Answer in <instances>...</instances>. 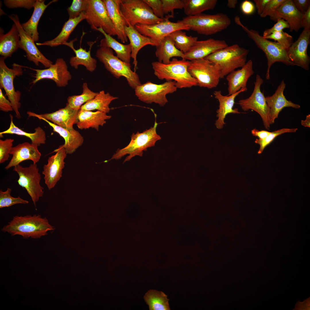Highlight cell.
I'll return each mask as SVG.
<instances>
[{
	"instance_id": "6da1fadb",
	"label": "cell",
	"mask_w": 310,
	"mask_h": 310,
	"mask_svg": "<svg viewBox=\"0 0 310 310\" xmlns=\"http://www.w3.org/2000/svg\"><path fill=\"white\" fill-rule=\"evenodd\" d=\"M54 229L46 218L35 214L15 216L1 230L13 236L19 235L25 239H37L46 235L48 231Z\"/></svg>"
},
{
	"instance_id": "7a4b0ae2",
	"label": "cell",
	"mask_w": 310,
	"mask_h": 310,
	"mask_svg": "<svg viewBox=\"0 0 310 310\" xmlns=\"http://www.w3.org/2000/svg\"><path fill=\"white\" fill-rule=\"evenodd\" d=\"M190 61L173 58L168 64L158 61L152 63L154 74L159 79L174 81L177 88H191L197 86L196 80L188 71Z\"/></svg>"
},
{
	"instance_id": "3957f363",
	"label": "cell",
	"mask_w": 310,
	"mask_h": 310,
	"mask_svg": "<svg viewBox=\"0 0 310 310\" xmlns=\"http://www.w3.org/2000/svg\"><path fill=\"white\" fill-rule=\"evenodd\" d=\"M235 23L241 27L252 39L258 48L265 53L267 61V69L266 78L270 79V71L271 67L275 63L282 62L289 66L294 65L289 60L287 50L284 48L279 43L268 40L261 36L257 31L249 29L241 22L239 17L236 16L234 18Z\"/></svg>"
},
{
	"instance_id": "277c9868",
	"label": "cell",
	"mask_w": 310,
	"mask_h": 310,
	"mask_svg": "<svg viewBox=\"0 0 310 310\" xmlns=\"http://www.w3.org/2000/svg\"><path fill=\"white\" fill-rule=\"evenodd\" d=\"M249 50L237 44L217 50L205 59L219 67L220 79H223L237 68L243 67L247 62Z\"/></svg>"
},
{
	"instance_id": "5b68a950",
	"label": "cell",
	"mask_w": 310,
	"mask_h": 310,
	"mask_svg": "<svg viewBox=\"0 0 310 310\" xmlns=\"http://www.w3.org/2000/svg\"><path fill=\"white\" fill-rule=\"evenodd\" d=\"M96 56L114 77L117 79L124 77L132 88L134 89L142 84L138 74L131 70L130 63L122 61L114 55L111 48L100 47L96 52Z\"/></svg>"
},
{
	"instance_id": "8992f818",
	"label": "cell",
	"mask_w": 310,
	"mask_h": 310,
	"mask_svg": "<svg viewBox=\"0 0 310 310\" xmlns=\"http://www.w3.org/2000/svg\"><path fill=\"white\" fill-rule=\"evenodd\" d=\"M158 123L155 122L153 127L140 133H133L131 135V140L129 144L125 148L118 149L109 160H118L129 154L125 159L124 162L129 161L136 156H142L144 151L150 147L154 146L156 142L161 139L157 134L156 129Z\"/></svg>"
},
{
	"instance_id": "52a82bcc",
	"label": "cell",
	"mask_w": 310,
	"mask_h": 310,
	"mask_svg": "<svg viewBox=\"0 0 310 310\" xmlns=\"http://www.w3.org/2000/svg\"><path fill=\"white\" fill-rule=\"evenodd\" d=\"M181 21L190 30L198 34L211 35L220 32L230 24L231 20L222 13L215 14H200L183 18Z\"/></svg>"
},
{
	"instance_id": "ba28073f",
	"label": "cell",
	"mask_w": 310,
	"mask_h": 310,
	"mask_svg": "<svg viewBox=\"0 0 310 310\" xmlns=\"http://www.w3.org/2000/svg\"><path fill=\"white\" fill-rule=\"evenodd\" d=\"M120 10L127 25L133 27L137 24H154L164 18L156 17L144 0H121Z\"/></svg>"
},
{
	"instance_id": "9c48e42d",
	"label": "cell",
	"mask_w": 310,
	"mask_h": 310,
	"mask_svg": "<svg viewBox=\"0 0 310 310\" xmlns=\"http://www.w3.org/2000/svg\"><path fill=\"white\" fill-rule=\"evenodd\" d=\"M188 71L200 87L216 88L220 79L219 66L205 58L190 61Z\"/></svg>"
},
{
	"instance_id": "30bf717a",
	"label": "cell",
	"mask_w": 310,
	"mask_h": 310,
	"mask_svg": "<svg viewBox=\"0 0 310 310\" xmlns=\"http://www.w3.org/2000/svg\"><path fill=\"white\" fill-rule=\"evenodd\" d=\"M5 58H0V85L4 89L9 100L10 102L15 114L16 117L19 119L21 116L19 111L21 104L20 102L21 95L19 91H16L13 85V80L16 76L22 75L23 71L22 66L16 63L10 68L5 64Z\"/></svg>"
},
{
	"instance_id": "8fae6325",
	"label": "cell",
	"mask_w": 310,
	"mask_h": 310,
	"mask_svg": "<svg viewBox=\"0 0 310 310\" xmlns=\"http://www.w3.org/2000/svg\"><path fill=\"white\" fill-rule=\"evenodd\" d=\"M177 88L174 81H166L160 84L148 81L137 86L134 90L135 95L140 101L163 106L168 102L166 95L176 91Z\"/></svg>"
},
{
	"instance_id": "7c38bea8",
	"label": "cell",
	"mask_w": 310,
	"mask_h": 310,
	"mask_svg": "<svg viewBox=\"0 0 310 310\" xmlns=\"http://www.w3.org/2000/svg\"><path fill=\"white\" fill-rule=\"evenodd\" d=\"M85 19L91 28L97 31L101 28L107 34L117 36L115 27L103 0H87Z\"/></svg>"
},
{
	"instance_id": "4fadbf2b",
	"label": "cell",
	"mask_w": 310,
	"mask_h": 310,
	"mask_svg": "<svg viewBox=\"0 0 310 310\" xmlns=\"http://www.w3.org/2000/svg\"><path fill=\"white\" fill-rule=\"evenodd\" d=\"M13 170L18 175V185L25 189L36 206L44 193V188L40 184L41 176L36 164L26 167L19 164L14 167Z\"/></svg>"
},
{
	"instance_id": "5bb4252c",
	"label": "cell",
	"mask_w": 310,
	"mask_h": 310,
	"mask_svg": "<svg viewBox=\"0 0 310 310\" xmlns=\"http://www.w3.org/2000/svg\"><path fill=\"white\" fill-rule=\"evenodd\" d=\"M263 82V79L257 74L252 93L248 98L240 100L238 103L244 111L251 109L257 113L261 117L265 128L269 130L270 125L269 110L265 97L260 88Z\"/></svg>"
},
{
	"instance_id": "9a60e30c",
	"label": "cell",
	"mask_w": 310,
	"mask_h": 310,
	"mask_svg": "<svg viewBox=\"0 0 310 310\" xmlns=\"http://www.w3.org/2000/svg\"><path fill=\"white\" fill-rule=\"evenodd\" d=\"M173 17L168 15L157 24L150 25L137 24L135 27L140 33L152 39L158 45L165 37L176 30H190L181 21L175 22L169 20L170 18Z\"/></svg>"
},
{
	"instance_id": "2e32d148",
	"label": "cell",
	"mask_w": 310,
	"mask_h": 310,
	"mask_svg": "<svg viewBox=\"0 0 310 310\" xmlns=\"http://www.w3.org/2000/svg\"><path fill=\"white\" fill-rule=\"evenodd\" d=\"M35 72L34 79L30 83L33 85L38 81L45 79L53 80L57 87H64L68 84L71 78V75L68 70L67 63L62 58H57L54 64L44 69H40L29 68Z\"/></svg>"
},
{
	"instance_id": "e0dca14e",
	"label": "cell",
	"mask_w": 310,
	"mask_h": 310,
	"mask_svg": "<svg viewBox=\"0 0 310 310\" xmlns=\"http://www.w3.org/2000/svg\"><path fill=\"white\" fill-rule=\"evenodd\" d=\"M9 17L18 28L20 37V48L25 51L27 59L37 66L39 65V63L46 68L51 66L53 62L43 55L36 46L35 42L24 30L18 15L13 14Z\"/></svg>"
},
{
	"instance_id": "ac0fdd59",
	"label": "cell",
	"mask_w": 310,
	"mask_h": 310,
	"mask_svg": "<svg viewBox=\"0 0 310 310\" xmlns=\"http://www.w3.org/2000/svg\"><path fill=\"white\" fill-rule=\"evenodd\" d=\"M54 152L56 154L49 157L47 163L44 165L42 172L44 183L49 190L53 188L62 177L65 163L64 160L67 154L62 145Z\"/></svg>"
},
{
	"instance_id": "d6986e66",
	"label": "cell",
	"mask_w": 310,
	"mask_h": 310,
	"mask_svg": "<svg viewBox=\"0 0 310 310\" xmlns=\"http://www.w3.org/2000/svg\"><path fill=\"white\" fill-rule=\"evenodd\" d=\"M310 28H304L297 40L293 42L287 51L290 61L294 65L309 69L310 57L307 53L309 42Z\"/></svg>"
},
{
	"instance_id": "ffe728a7",
	"label": "cell",
	"mask_w": 310,
	"mask_h": 310,
	"mask_svg": "<svg viewBox=\"0 0 310 310\" xmlns=\"http://www.w3.org/2000/svg\"><path fill=\"white\" fill-rule=\"evenodd\" d=\"M38 146L36 145L26 142L13 147L10 152V154L12 155V158L5 169L7 170L27 160H31L33 163L36 164L39 161L41 156Z\"/></svg>"
},
{
	"instance_id": "44dd1931",
	"label": "cell",
	"mask_w": 310,
	"mask_h": 310,
	"mask_svg": "<svg viewBox=\"0 0 310 310\" xmlns=\"http://www.w3.org/2000/svg\"><path fill=\"white\" fill-rule=\"evenodd\" d=\"M228 46L224 40L212 38L197 40L189 50L184 54V59L191 61L204 58L215 51Z\"/></svg>"
},
{
	"instance_id": "7402d4cb",
	"label": "cell",
	"mask_w": 310,
	"mask_h": 310,
	"mask_svg": "<svg viewBox=\"0 0 310 310\" xmlns=\"http://www.w3.org/2000/svg\"><path fill=\"white\" fill-rule=\"evenodd\" d=\"M78 111L72 109L66 104L64 108L51 113L38 114L28 111L27 113L29 117L42 118L62 127L71 129L76 123Z\"/></svg>"
},
{
	"instance_id": "603a6c76",
	"label": "cell",
	"mask_w": 310,
	"mask_h": 310,
	"mask_svg": "<svg viewBox=\"0 0 310 310\" xmlns=\"http://www.w3.org/2000/svg\"><path fill=\"white\" fill-rule=\"evenodd\" d=\"M286 84L283 80L278 86L274 94L270 96L265 97V100L269 110V118L270 125L274 123L275 119L283 108L291 107L299 108L300 106L291 101L286 99L284 94Z\"/></svg>"
},
{
	"instance_id": "cb8c5ba5",
	"label": "cell",
	"mask_w": 310,
	"mask_h": 310,
	"mask_svg": "<svg viewBox=\"0 0 310 310\" xmlns=\"http://www.w3.org/2000/svg\"><path fill=\"white\" fill-rule=\"evenodd\" d=\"M303 14L296 9L292 0H285L270 18L275 21L279 19H284L288 23L290 31L297 32L302 27L301 21Z\"/></svg>"
},
{
	"instance_id": "d4e9b609",
	"label": "cell",
	"mask_w": 310,
	"mask_h": 310,
	"mask_svg": "<svg viewBox=\"0 0 310 310\" xmlns=\"http://www.w3.org/2000/svg\"><path fill=\"white\" fill-rule=\"evenodd\" d=\"M247 88H241L239 91L234 94L227 96L222 95L221 92L216 90L214 92L215 98L218 101L219 108L216 111V117L218 118L215 125L217 128L221 129L223 128L225 123L224 120L226 115L230 113L239 114L237 108H233L236 97L241 93L247 90Z\"/></svg>"
},
{
	"instance_id": "484cf974",
	"label": "cell",
	"mask_w": 310,
	"mask_h": 310,
	"mask_svg": "<svg viewBox=\"0 0 310 310\" xmlns=\"http://www.w3.org/2000/svg\"><path fill=\"white\" fill-rule=\"evenodd\" d=\"M253 66V62L250 60L240 69L234 70L226 76L228 95L234 94L241 88H247L248 80L254 73Z\"/></svg>"
},
{
	"instance_id": "4316f807",
	"label": "cell",
	"mask_w": 310,
	"mask_h": 310,
	"mask_svg": "<svg viewBox=\"0 0 310 310\" xmlns=\"http://www.w3.org/2000/svg\"><path fill=\"white\" fill-rule=\"evenodd\" d=\"M40 120L46 122L53 129V131L58 133L64 139L65 143L62 145L66 154H71L74 152L79 147L82 145L84 139L80 133L73 128H65L59 126L41 117Z\"/></svg>"
},
{
	"instance_id": "83f0119b",
	"label": "cell",
	"mask_w": 310,
	"mask_h": 310,
	"mask_svg": "<svg viewBox=\"0 0 310 310\" xmlns=\"http://www.w3.org/2000/svg\"><path fill=\"white\" fill-rule=\"evenodd\" d=\"M124 30L129 39L131 48V57L133 59V64L134 65L135 71L137 64V57L139 51L144 46L150 45L156 46L157 43L149 37L140 33L135 28L130 25L125 26Z\"/></svg>"
},
{
	"instance_id": "f1b7e54d",
	"label": "cell",
	"mask_w": 310,
	"mask_h": 310,
	"mask_svg": "<svg viewBox=\"0 0 310 310\" xmlns=\"http://www.w3.org/2000/svg\"><path fill=\"white\" fill-rule=\"evenodd\" d=\"M111 117V116L98 111L93 112L80 109L78 113L76 124L81 129L92 128L98 131L99 126H103L106 123V120Z\"/></svg>"
},
{
	"instance_id": "f546056e",
	"label": "cell",
	"mask_w": 310,
	"mask_h": 310,
	"mask_svg": "<svg viewBox=\"0 0 310 310\" xmlns=\"http://www.w3.org/2000/svg\"><path fill=\"white\" fill-rule=\"evenodd\" d=\"M76 40V38H75L63 44L70 47L75 54V56H73L70 58L69 63L70 65L75 69H77L79 65H82L88 71L91 72H93L95 70L97 66L96 60L92 57L91 55L90 51L94 42L91 43L90 44V50L87 51L86 49L81 46L78 49L74 48L73 43Z\"/></svg>"
},
{
	"instance_id": "4dcf8cb0",
	"label": "cell",
	"mask_w": 310,
	"mask_h": 310,
	"mask_svg": "<svg viewBox=\"0 0 310 310\" xmlns=\"http://www.w3.org/2000/svg\"><path fill=\"white\" fill-rule=\"evenodd\" d=\"M110 18L116 30L117 38L123 43L127 42L128 38L124 30L127 24L120 10L121 0H103Z\"/></svg>"
},
{
	"instance_id": "1f68e13d",
	"label": "cell",
	"mask_w": 310,
	"mask_h": 310,
	"mask_svg": "<svg viewBox=\"0 0 310 310\" xmlns=\"http://www.w3.org/2000/svg\"><path fill=\"white\" fill-rule=\"evenodd\" d=\"M20 37L16 25L14 23L7 33L0 29V55L5 59L10 57L13 53L20 48Z\"/></svg>"
},
{
	"instance_id": "d6a6232c",
	"label": "cell",
	"mask_w": 310,
	"mask_h": 310,
	"mask_svg": "<svg viewBox=\"0 0 310 310\" xmlns=\"http://www.w3.org/2000/svg\"><path fill=\"white\" fill-rule=\"evenodd\" d=\"M57 1L56 0H52L46 5L44 3V0H36L31 17L27 22L21 24L24 30L35 42L38 41L39 40V33L37 27L41 16L49 5Z\"/></svg>"
},
{
	"instance_id": "836d02e7",
	"label": "cell",
	"mask_w": 310,
	"mask_h": 310,
	"mask_svg": "<svg viewBox=\"0 0 310 310\" xmlns=\"http://www.w3.org/2000/svg\"><path fill=\"white\" fill-rule=\"evenodd\" d=\"M85 12L82 13L77 17L69 19L64 24L59 34L55 38L42 43H36L38 46H47L53 47L63 45L67 42L70 35L77 26L82 21L85 19Z\"/></svg>"
},
{
	"instance_id": "e575fe53",
	"label": "cell",
	"mask_w": 310,
	"mask_h": 310,
	"mask_svg": "<svg viewBox=\"0 0 310 310\" xmlns=\"http://www.w3.org/2000/svg\"><path fill=\"white\" fill-rule=\"evenodd\" d=\"M97 31L100 32L104 38L100 41V47H108L113 50L117 57L122 61L130 63L131 57V48L130 44H124L118 42L112 36L107 34L102 29L99 28Z\"/></svg>"
},
{
	"instance_id": "d590c367",
	"label": "cell",
	"mask_w": 310,
	"mask_h": 310,
	"mask_svg": "<svg viewBox=\"0 0 310 310\" xmlns=\"http://www.w3.org/2000/svg\"><path fill=\"white\" fill-rule=\"evenodd\" d=\"M155 55L159 62L165 64L169 63L173 57H179L184 59V53L176 47L173 41L168 35L156 46Z\"/></svg>"
},
{
	"instance_id": "8d00e7d4",
	"label": "cell",
	"mask_w": 310,
	"mask_h": 310,
	"mask_svg": "<svg viewBox=\"0 0 310 310\" xmlns=\"http://www.w3.org/2000/svg\"><path fill=\"white\" fill-rule=\"evenodd\" d=\"M118 98L109 93H106L104 90H102L98 92L94 98L83 104L80 109L88 111L97 110L107 114L110 110L109 107L110 103Z\"/></svg>"
},
{
	"instance_id": "74e56055",
	"label": "cell",
	"mask_w": 310,
	"mask_h": 310,
	"mask_svg": "<svg viewBox=\"0 0 310 310\" xmlns=\"http://www.w3.org/2000/svg\"><path fill=\"white\" fill-rule=\"evenodd\" d=\"M9 115L10 118L9 127L7 130L1 132L0 136L4 134H14L25 136L30 139L31 143L38 146L45 143L46 140V134L45 131L42 128L39 126L35 128L34 132L33 133L26 132L14 124L12 116L11 114Z\"/></svg>"
},
{
	"instance_id": "f35d334b",
	"label": "cell",
	"mask_w": 310,
	"mask_h": 310,
	"mask_svg": "<svg viewBox=\"0 0 310 310\" xmlns=\"http://www.w3.org/2000/svg\"><path fill=\"white\" fill-rule=\"evenodd\" d=\"M167 297L162 291L150 290L145 294L144 298L150 310H170L169 299Z\"/></svg>"
},
{
	"instance_id": "ab89813d",
	"label": "cell",
	"mask_w": 310,
	"mask_h": 310,
	"mask_svg": "<svg viewBox=\"0 0 310 310\" xmlns=\"http://www.w3.org/2000/svg\"><path fill=\"white\" fill-rule=\"evenodd\" d=\"M183 8L187 16L199 15L205 11L214 9L217 4V0H184Z\"/></svg>"
},
{
	"instance_id": "60d3db41",
	"label": "cell",
	"mask_w": 310,
	"mask_h": 310,
	"mask_svg": "<svg viewBox=\"0 0 310 310\" xmlns=\"http://www.w3.org/2000/svg\"><path fill=\"white\" fill-rule=\"evenodd\" d=\"M82 88L81 94L70 96L67 99L66 104L73 109L79 110L83 104L94 98L98 93L91 90L86 82L83 84Z\"/></svg>"
},
{
	"instance_id": "b9f144b4",
	"label": "cell",
	"mask_w": 310,
	"mask_h": 310,
	"mask_svg": "<svg viewBox=\"0 0 310 310\" xmlns=\"http://www.w3.org/2000/svg\"><path fill=\"white\" fill-rule=\"evenodd\" d=\"M168 36L173 41L176 47L184 54L189 50L198 39L197 37L188 36L182 30H176Z\"/></svg>"
},
{
	"instance_id": "7bdbcfd3",
	"label": "cell",
	"mask_w": 310,
	"mask_h": 310,
	"mask_svg": "<svg viewBox=\"0 0 310 310\" xmlns=\"http://www.w3.org/2000/svg\"><path fill=\"white\" fill-rule=\"evenodd\" d=\"M298 129L294 128H282L270 132V134L266 138L262 140L256 139L255 142L259 144L260 147L257 153L261 154L266 146L270 144L278 136L282 134L287 133L296 132Z\"/></svg>"
},
{
	"instance_id": "ee69618b",
	"label": "cell",
	"mask_w": 310,
	"mask_h": 310,
	"mask_svg": "<svg viewBox=\"0 0 310 310\" xmlns=\"http://www.w3.org/2000/svg\"><path fill=\"white\" fill-rule=\"evenodd\" d=\"M11 189L8 188L5 191L0 190V208L9 207L17 204H26L29 203L20 197H13L11 195Z\"/></svg>"
},
{
	"instance_id": "f6af8a7d",
	"label": "cell",
	"mask_w": 310,
	"mask_h": 310,
	"mask_svg": "<svg viewBox=\"0 0 310 310\" xmlns=\"http://www.w3.org/2000/svg\"><path fill=\"white\" fill-rule=\"evenodd\" d=\"M264 37L277 41L284 48L287 50L293 42L292 36L283 30L274 32Z\"/></svg>"
},
{
	"instance_id": "bcb514c9",
	"label": "cell",
	"mask_w": 310,
	"mask_h": 310,
	"mask_svg": "<svg viewBox=\"0 0 310 310\" xmlns=\"http://www.w3.org/2000/svg\"><path fill=\"white\" fill-rule=\"evenodd\" d=\"M87 2V0H73L70 6L67 9L69 19L77 17L82 13L85 12Z\"/></svg>"
},
{
	"instance_id": "7dc6e473",
	"label": "cell",
	"mask_w": 310,
	"mask_h": 310,
	"mask_svg": "<svg viewBox=\"0 0 310 310\" xmlns=\"http://www.w3.org/2000/svg\"><path fill=\"white\" fill-rule=\"evenodd\" d=\"M163 10L164 14L171 13V15L173 17L175 9H183L185 6L184 0H161Z\"/></svg>"
},
{
	"instance_id": "c3c4849f",
	"label": "cell",
	"mask_w": 310,
	"mask_h": 310,
	"mask_svg": "<svg viewBox=\"0 0 310 310\" xmlns=\"http://www.w3.org/2000/svg\"><path fill=\"white\" fill-rule=\"evenodd\" d=\"M13 139L0 140V163H3L9 159L10 151L13 147Z\"/></svg>"
},
{
	"instance_id": "681fc988",
	"label": "cell",
	"mask_w": 310,
	"mask_h": 310,
	"mask_svg": "<svg viewBox=\"0 0 310 310\" xmlns=\"http://www.w3.org/2000/svg\"><path fill=\"white\" fill-rule=\"evenodd\" d=\"M36 0H4L5 6L9 8H24L30 9L33 7Z\"/></svg>"
},
{
	"instance_id": "f907efd6",
	"label": "cell",
	"mask_w": 310,
	"mask_h": 310,
	"mask_svg": "<svg viewBox=\"0 0 310 310\" xmlns=\"http://www.w3.org/2000/svg\"><path fill=\"white\" fill-rule=\"evenodd\" d=\"M285 0H270L266 4L263 11L260 15L261 18L271 16L277 9Z\"/></svg>"
},
{
	"instance_id": "816d5d0a",
	"label": "cell",
	"mask_w": 310,
	"mask_h": 310,
	"mask_svg": "<svg viewBox=\"0 0 310 310\" xmlns=\"http://www.w3.org/2000/svg\"><path fill=\"white\" fill-rule=\"evenodd\" d=\"M150 7L154 14L157 17L164 19L163 13L161 0H144Z\"/></svg>"
},
{
	"instance_id": "f5cc1de1",
	"label": "cell",
	"mask_w": 310,
	"mask_h": 310,
	"mask_svg": "<svg viewBox=\"0 0 310 310\" xmlns=\"http://www.w3.org/2000/svg\"><path fill=\"white\" fill-rule=\"evenodd\" d=\"M277 22L271 28L266 30L263 32V36L266 37L272 33L283 30L285 28H289L288 22L282 19L277 20Z\"/></svg>"
},
{
	"instance_id": "db71d44e",
	"label": "cell",
	"mask_w": 310,
	"mask_h": 310,
	"mask_svg": "<svg viewBox=\"0 0 310 310\" xmlns=\"http://www.w3.org/2000/svg\"><path fill=\"white\" fill-rule=\"evenodd\" d=\"M0 110L5 112L13 110L10 102L5 97L1 88H0Z\"/></svg>"
},
{
	"instance_id": "11a10c76",
	"label": "cell",
	"mask_w": 310,
	"mask_h": 310,
	"mask_svg": "<svg viewBox=\"0 0 310 310\" xmlns=\"http://www.w3.org/2000/svg\"><path fill=\"white\" fill-rule=\"evenodd\" d=\"M292 1L296 9L303 14L310 7L309 0H293Z\"/></svg>"
},
{
	"instance_id": "9f6ffc18",
	"label": "cell",
	"mask_w": 310,
	"mask_h": 310,
	"mask_svg": "<svg viewBox=\"0 0 310 310\" xmlns=\"http://www.w3.org/2000/svg\"><path fill=\"white\" fill-rule=\"evenodd\" d=\"M241 9L242 12L247 15H250L253 13L255 7L253 3L250 1L246 0L241 4Z\"/></svg>"
},
{
	"instance_id": "6f0895ef",
	"label": "cell",
	"mask_w": 310,
	"mask_h": 310,
	"mask_svg": "<svg viewBox=\"0 0 310 310\" xmlns=\"http://www.w3.org/2000/svg\"><path fill=\"white\" fill-rule=\"evenodd\" d=\"M301 27L310 28V7L303 14L301 18Z\"/></svg>"
},
{
	"instance_id": "680465c9",
	"label": "cell",
	"mask_w": 310,
	"mask_h": 310,
	"mask_svg": "<svg viewBox=\"0 0 310 310\" xmlns=\"http://www.w3.org/2000/svg\"><path fill=\"white\" fill-rule=\"evenodd\" d=\"M270 0H254L258 14L260 15Z\"/></svg>"
},
{
	"instance_id": "91938a15",
	"label": "cell",
	"mask_w": 310,
	"mask_h": 310,
	"mask_svg": "<svg viewBox=\"0 0 310 310\" xmlns=\"http://www.w3.org/2000/svg\"><path fill=\"white\" fill-rule=\"evenodd\" d=\"M251 133L253 136L258 137L259 139L262 140L269 135L270 132L264 130L259 131L255 128L251 130Z\"/></svg>"
},
{
	"instance_id": "94428289",
	"label": "cell",
	"mask_w": 310,
	"mask_h": 310,
	"mask_svg": "<svg viewBox=\"0 0 310 310\" xmlns=\"http://www.w3.org/2000/svg\"><path fill=\"white\" fill-rule=\"evenodd\" d=\"M301 124L305 127H310V115H307L306 117L305 120H302L301 122Z\"/></svg>"
},
{
	"instance_id": "6125c7cd",
	"label": "cell",
	"mask_w": 310,
	"mask_h": 310,
	"mask_svg": "<svg viewBox=\"0 0 310 310\" xmlns=\"http://www.w3.org/2000/svg\"><path fill=\"white\" fill-rule=\"evenodd\" d=\"M237 0H228L227 4V6L230 8H234L237 4Z\"/></svg>"
}]
</instances>
